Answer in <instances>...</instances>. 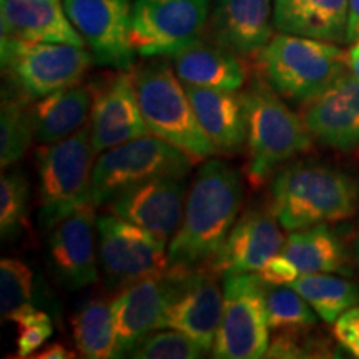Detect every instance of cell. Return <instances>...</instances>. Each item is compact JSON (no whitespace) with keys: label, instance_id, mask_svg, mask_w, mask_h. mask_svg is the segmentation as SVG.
<instances>
[{"label":"cell","instance_id":"34","mask_svg":"<svg viewBox=\"0 0 359 359\" xmlns=\"http://www.w3.org/2000/svg\"><path fill=\"white\" fill-rule=\"evenodd\" d=\"M11 321L19 325L17 336V358L32 356L53 333L50 316L34 304H27L12 314Z\"/></svg>","mask_w":359,"mask_h":359},{"label":"cell","instance_id":"32","mask_svg":"<svg viewBox=\"0 0 359 359\" xmlns=\"http://www.w3.org/2000/svg\"><path fill=\"white\" fill-rule=\"evenodd\" d=\"M27 304H34V271L15 258L0 262V311L4 320Z\"/></svg>","mask_w":359,"mask_h":359},{"label":"cell","instance_id":"9","mask_svg":"<svg viewBox=\"0 0 359 359\" xmlns=\"http://www.w3.org/2000/svg\"><path fill=\"white\" fill-rule=\"evenodd\" d=\"M97 250L110 293L170 268L167 240L110 212L97 217Z\"/></svg>","mask_w":359,"mask_h":359},{"label":"cell","instance_id":"38","mask_svg":"<svg viewBox=\"0 0 359 359\" xmlns=\"http://www.w3.org/2000/svg\"><path fill=\"white\" fill-rule=\"evenodd\" d=\"M77 354L74 351H70V349H67L64 344L60 343H53L50 346L43 348L42 351L35 354V358L37 359H67V358H75Z\"/></svg>","mask_w":359,"mask_h":359},{"label":"cell","instance_id":"26","mask_svg":"<svg viewBox=\"0 0 359 359\" xmlns=\"http://www.w3.org/2000/svg\"><path fill=\"white\" fill-rule=\"evenodd\" d=\"M281 255L298 268L299 275L348 271V255L344 245L325 223L290 231Z\"/></svg>","mask_w":359,"mask_h":359},{"label":"cell","instance_id":"14","mask_svg":"<svg viewBox=\"0 0 359 359\" xmlns=\"http://www.w3.org/2000/svg\"><path fill=\"white\" fill-rule=\"evenodd\" d=\"M62 6L93 60L116 70L132 69L137 52L130 43V0H64Z\"/></svg>","mask_w":359,"mask_h":359},{"label":"cell","instance_id":"6","mask_svg":"<svg viewBox=\"0 0 359 359\" xmlns=\"http://www.w3.org/2000/svg\"><path fill=\"white\" fill-rule=\"evenodd\" d=\"M95 155L90 122L64 140L40 148L39 224L43 231L48 233L69 215L92 203Z\"/></svg>","mask_w":359,"mask_h":359},{"label":"cell","instance_id":"31","mask_svg":"<svg viewBox=\"0 0 359 359\" xmlns=\"http://www.w3.org/2000/svg\"><path fill=\"white\" fill-rule=\"evenodd\" d=\"M29 182L20 172L2 173L0 180V233L2 240H17L29 215Z\"/></svg>","mask_w":359,"mask_h":359},{"label":"cell","instance_id":"24","mask_svg":"<svg viewBox=\"0 0 359 359\" xmlns=\"http://www.w3.org/2000/svg\"><path fill=\"white\" fill-rule=\"evenodd\" d=\"M348 0H275V27L281 34L346 42Z\"/></svg>","mask_w":359,"mask_h":359},{"label":"cell","instance_id":"16","mask_svg":"<svg viewBox=\"0 0 359 359\" xmlns=\"http://www.w3.org/2000/svg\"><path fill=\"white\" fill-rule=\"evenodd\" d=\"M187 177H158L120 191L107 201V212L170 240L185 212Z\"/></svg>","mask_w":359,"mask_h":359},{"label":"cell","instance_id":"12","mask_svg":"<svg viewBox=\"0 0 359 359\" xmlns=\"http://www.w3.org/2000/svg\"><path fill=\"white\" fill-rule=\"evenodd\" d=\"M190 269L170 266L165 273L143 278L116 293L111 299L118 339L116 358L128 356L138 341L160 330V323L182 290Z\"/></svg>","mask_w":359,"mask_h":359},{"label":"cell","instance_id":"7","mask_svg":"<svg viewBox=\"0 0 359 359\" xmlns=\"http://www.w3.org/2000/svg\"><path fill=\"white\" fill-rule=\"evenodd\" d=\"M195 161L156 135L135 138L102 151L92 173V203L105 205L120 191L158 177H188Z\"/></svg>","mask_w":359,"mask_h":359},{"label":"cell","instance_id":"37","mask_svg":"<svg viewBox=\"0 0 359 359\" xmlns=\"http://www.w3.org/2000/svg\"><path fill=\"white\" fill-rule=\"evenodd\" d=\"M349 13H348V32L346 42L353 43L359 37V0H348Z\"/></svg>","mask_w":359,"mask_h":359},{"label":"cell","instance_id":"27","mask_svg":"<svg viewBox=\"0 0 359 359\" xmlns=\"http://www.w3.org/2000/svg\"><path fill=\"white\" fill-rule=\"evenodd\" d=\"M72 333L75 346L83 358H116L118 339L111 302H105L103 298L83 302L72 316Z\"/></svg>","mask_w":359,"mask_h":359},{"label":"cell","instance_id":"10","mask_svg":"<svg viewBox=\"0 0 359 359\" xmlns=\"http://www.w3.org/2000/svg\"><path fill=\"white\" fill-rule=\"evenodd\" d=\"M266 288L268 283L258 273L224 276L223 316L212 349L213 358H264L269 346Z\"/></svg>","mask_w":359,"mask_h":359},{"label":"cell","instance_id":"4","mask_svg":"<svg viewBox=\"0 0 359 359\" xmlns=\"http://www.w3.org/2000/svg\"><path fill=\"white\" fill-rule=\"evenodd\" d=\"M280 93L257 80L241 93L246 115L248 178L262 185L273 170L311 147V137L304 120L281 100Z\"/></svg>","mask_w":359,"mask_h":359},{"label":"cell","instance_id":"2","mask_svg":"<svg viewBox=\"0 0 359 359\" xmlns=\"http://www.w3.org/2000/svg\"><path fill=\"white\" fill-rule=\"evenodd\" d=\"M358 187L338 168L294 163L281 170L271 185V213L286 231L344 219L356 212Z\"/></svg>","mask_w":359,"mask_h":359},{"label":"cell","instance_id":"30","mask_svg":"<svg viewBox=\"0 0 359 359\" xmlns=\"http://www.w3.org/2000/svg\"><path fill=\"white\" fill-rule=\"evenodd\" d=\"M266 318L269 330L302 331L316 325V311L290 285H268Z\"/></svg>","mask_w":359,"mask_h":359},{"label":"cell","instance_id":"1","mask_svg":"<svg viewBox=\"0 0 359 359\" xmlns=\"http://www.w3.org/2000/svg\"><path fill=\"white\" fill-rule=\"evenodd\" d=\"M243 203V178L222 160H206L188 190L185 212L168 245L170 266L200 268L235 226Z\"/></svg>","mask_w":359,"mask_h":359},{"label":"cell","instance_id":"29","mask_svg":"<svg viewBox=\"0 0 359 359\" xmlns=\"http://www.w3.org/2000/svg\"><path fill=\"white\" fill-rule=\"evenodd\" d=\"M29 98L8 90L2 95L0 109V165L6 170L27 154L35 138L32 105Z\"/></svg>","mask_w":359,"mask_h":359},{"label":"cell","instance_id":"23","mask_svg":"<svg viewBox=\"0 0 359 359\" xmlns=\"http://www.w3.org/2000/svg\"><path fill=\"white\" fill-rule=\"evenodd\" d=\"M173 58V69L185 85L236 92L243 87L246 72L236 53L218 43L196 39Z\"/></svg>","mask_w":359,"mask_h":359},{"label":"cell","instance_id":"21","mask_svg":"<svg viewBox=\"0 0 359 359\" xmlns=\"http://www.w3.org/2000/svg\"><path fill=\"white\" fill-rule=\"evenodd\" d=\"M0 25L2 39L85 47L60 0H0Z\"/></svg>","mask_w":359,"mask_h":359},{"label":"cell","instance_id":"18","mask_svg":"<svg viewBox=\"0 0 359 359\" xmlns=\"http://www.w3.org/2000/svg\"><path fill=\"white\" fill-rule=\"evenodd\" d=\"M285 238L275 215L250 210L238 218L226 240L210 259L215 275L258 273L269 259L281 253Z\"/></svg>","mask_w":359,"mask_h":359},{"label":"cell","instance_id":"36","mask_svg":"<svg viewBox=\"0 0 359 359\" xmlns=\"http://www.w3.org/2000/svg\"><path fill=\"white\" fill-rule=\"evenodd\" d=\"M258 275L263 278L268 285H291L299 276L298 268L290 262L285 255H276L264 266L259 269Z\"/></svg>","mask_w":359,"mask_h":359},{"label":"cell","instance_id":"33","mask_svg":"<svg viewBox=\"0 0 359 359\" xmlns=\"http://www.w3.org/2000/svg\"><path fill=\"white\" fill-rule=\"evenodd\" d=\"M205 354L198 344L182 331L167 330L160 333H148L128 353L137 359H196Z\"/></svg>","mask_w":359,"mask_h":359},{"label":"cell","instance_id":"19","mask_svg":"<svg viewBox=\"0 0 359 359\" xmlns=\"http://www.w3.org/2000/svg\"><path fill=\"white\" fill-rule=\"evenodd\" d=\"M303 120L316 140L336 150L359 148V80L344 72L308 102Z\"/></svg>","mask_w":359,"mask_h":359},{"label":"cell","instance_id":"22","mask_svg":"<svg viewBox=\"0 0 359 359\" xmlns=\"http://www.w3.org/2000/svg\"><path fill=\"white\" fill-rule=\"evenodd\" d=\"M196 118L208 138L223 154H236L246 143L243 98L236 92L185 85Z\"/></svg>","mask_w":359,"mask_h":359},{"label":"cell","instance_id":"15","mask_svg":"<svg viewBox=\"0 0 359 359\" xmlns=\"http://www.w3.org/2000/svg\"><path fill=\"white\" fill-rule=\"evenodd\" d=\"M97 206L88 203L48 231L47 263L53 280L69 291L98 281Z\"/></svg>","mask_w":359,"mask_h":359},{"label":"cell","instance_id":"20","mask_svg":"<svg viewBox=\"0 0 359 359\" xmlns=\"http://www.w3.org/2000/svg\"><path fill=\"white\" fill-rule=\"evenodd\" d=\"M273 24L275 0H215L210 34L215 43L248 57L273 39Z\"/></svg>","mask_w":359,"mask_h":359},{"label":"cell","instance_id":"11","mask_svg":"<svg viewBox=\"0 0 359 359\" xmlns=\"http://www.w3.org/2000/svg\"><path fill=\"white\" fill-rule=\"evenodd\" d=\"M212 0H135L130 43L142 57L175 55L200 39Z\"/></svg>","mask_w":359,"mask_h":359},{"label":"cell","instance_id":"5","mask_svg":"<svg viewBox=\"0 0 359 359\" xmlns=\"http://www.w3.org/2000/svg\"><path fill=\"white\" fill-rule=\"evenodd\" d=\"M259 64L281 97L309 102L348 72L346 52L333 42L280 34L264 45Z\"/></svg>","mask_w":359,"mask_h":359},{"label":"cell","instance_id":"35","mask_svg":"<svg viewBox=\"0 0 359 359\" xmlns=\"http://www.w3.org/2000/svg\"><path fill=\"white\" fill-rule=\"evenodd\" d=\"M333 325L338 343L354 358H359V304L344 311Z\"/></svg>","mask_w":359,"mask_h":359},{"label":"cell","instance_id":"8","mask_svg":"<svg viewBox=\"0 0 359 359\" xmlns=\"http://www.w3.org/2000/svg\"><path fill=\"white\" fill-rule=\"evenodd\" d=\"M2 70L20 95L29 100L79 85L93 55L72 43L2 39Z\"/></svg>","mask_w":359,"mask_h":359},{"label":"cell","instance_id":"39","mask_svg":"<svg viewBox=\"0 0 359 359\" xmlns=\"http://www.w3.org/2000/svg\"><path fill=\"white\" fill-rule=\"evenodd\" d=\"M346 60H348V70L351 72L354 79L359 80V37L354 40L351 48L346 52Z\"/></svg>","mask_w":359,"mask_h":359},{"label":"cell","instance_id":"25","mask_svg":"<svg viewBox=\"0 0 359 359\" xmlns=\"http://www.w3.org/2000/svg\"><path fill=\"white\" fill-rule=\"evenodd\" d=\"M93 93L88 85H72L40 97L32 103L35 140L52 145L70 137L92 116Z\"/></svg>","mask_w":359,"mask_h":359},{"label":"cell","instance_id":"13","mask_svg":"<svg viewBox=\"0 0 359 359\" xmlns=\"http://www.w3.org/2000/svg\"><path fill=\"white\" fill-rule=\"evenodd\" d=\"M93 93L90 132L97 154L151 135L143 118L133 74L116 70L90 83Z\"/></svg>","mask_w":359,"mask_h":359},{"label":"cell","instance_id":"17","mask_svg":"<svg viewBox=\"0 0 359 359\" xmlns=\"http://www.w3.org/2000/svg\"><path fill=\"white\" fill-rule=\"evenodd\" d=\"M212 273L191 268L160 323V330L182 331L205 353L213 349L223 316V290Z\"/></svg>","mask_w":359,"mask_h":359},{"label":"cell","instance_id":"28","mask_svg":"<svg viewBox=\"0 0 359 359\" xmlns=\"http://www.w3.org/2000/svg\"><path fill=\"white\" fill-rule=\"evenodd\" d=\"M290 286L298 291L326 323H334L341 314L359 303V286L356 283L330 273L299 275Z\"/></svg>","mask_w":359,"mask_h":359},{"label":"cell","instance_id":"3","mask_svg":"<svg viewBox=\"0 0 359 359\" xmlns=\"http://www.w3.org/2000/svg\"><path fill=\"white\" fill-rule=\"evenodd\" d=\"M135 88L143 118L151 135L163 138L198 163L217 154V148L201 128L187 87L172 64L151 60L133 72Z\"/></svg>","mask_w":359,"mask_h":359},{"label":"cell","instance_id":"40","mask_svg":"<svg viewBox=\"0 0 359 359\" xmlns=\"http://www.w3.org/2000/svg\"><path fill=\"white\" fill-rule=\"evenodd\" d=\"M354 250H356V257H358V262H359V235H358L356 245H354Z\"/></svg>","mask_w":359,"mask_h":359}]
</instances>
